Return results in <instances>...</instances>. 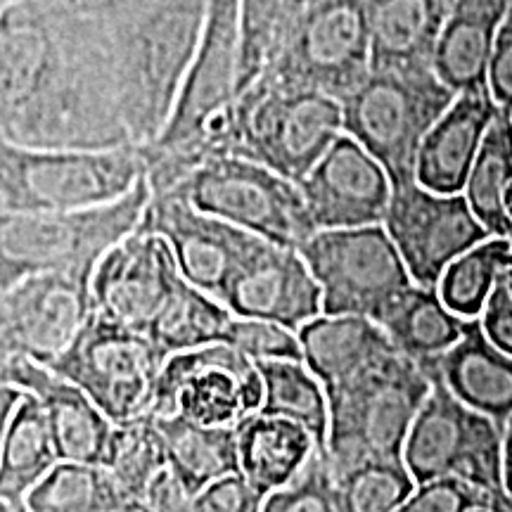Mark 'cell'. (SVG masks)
<instances>
[{"label":"cell","instance_id":"obj_8","mask_svg":"<svg viewBox=\"0 0 512 512\" xmlns=\"http://www.w3.org/2000/svg\"><path fill=\"white\" fill-rule=\"evenodd\" d=\"M169 195L294 252L318 233L299 185L249 159H211Z\"/></svg>","mask_w":512,"mask_h":512},{"label":"cell","instance_id":"obj_42","mask_svg":"<svg viewBox=\"0 0 512 512\" xmlns=\"http://www.w3.org/2000/svg\"><path fill=\"white\" fill-rule=\"evenodd\" d=\"M195 494L166 467L150 489L124 512H195Z\"/></svg>","mask_w":512,"mask_h":512},{"label":"cell","instance_id":"obj_28","mask_svg":"<svg viewBox=\"0 0 512 512\" xmlns=\"http://www.w3.org/2000/svg\"><path fill=\"white\" fill-rule=\"evenodd\" d=\"M60 463L46 411L36 396L24 394L17 411L3 422L0 437V498H27Z\"/></svg>","mask_w":512,"mask_h":512},{"label":"cell","instance_id":"obj_43","mask_svg":"<svg viewBox=\"0 0 512 512\" xmlns=\"http://www.w3.org/2000/svg\"><path fill=\"white\" fill-rule=\"evenodd\" d=\"M489 93L503 112L512 114V10L505 15L496 38L489 67Z\"/></svg>","mask_w":512,"mask_h":512},{"label":"cell","instance_id":"obj_47","mask_svg":"<svg viewBox=\"0 0 512 512\" xmlns=\"http://www.w3.org/2000/svg\"><path fill=\"white\" fill-rule=\"evenodd\" d=\"M505 211H508V219L512 223V185L508 188V192H505Z\"/></svg>","mask_w":512,"mask_h":512},{"label":"cell","instance_id":"obj_45","mask_svg":"<svg viewBox=\"0 0 512 512\" xmlns=\"http://www.w3.org/2000/svg\"><path fill=\"white\" fill-rule=\"evenodd\" d=\"M503 467H505V489L512 496V418L503 427Z\"/></svg>","mask_w":512,"mask_h":512},{"label":"cell","instance_id":"obj_4","mask_svg":"<svg viewBox=\"0 0 512 512\" xmlns=\"http://www.w3.org/2000/svg\"><path fill=\"white\" fill-rule=\"evenodd\" d=\"M152 200L147 176L121 200L64 214L0 216V287L36 273L95 275L110 249L138 233Z\"/></svg>","mask_w":512,"mask_h":512},{"label":"cell","instance_id":"obj_29","mask_svg":"<svg viewBox=\"0 0 512 512\" xmlns=\"http://www.w3.org/2000/svg\"><path fill=\"white\" fill-rule=\"evenodd\" d=\"M233 313L211 294L181 278L145 335L166 358L226 342Z\"/></svg>","mask_w":512,"mask_h":512},{"label":"cell","instance_id":"obj_14","mask_svg":"<svg viewBox=\"0 0 512 512\" xmlns=\"http://www.w3.org/2000/svg\"><path fill=\"white\" fill-rule=\"evenodd\" d=\"M384 228L422 287H439L453 261L491 238L463 192L439 195L418 181L392 188Z\"/></svg>","mask_w":512,"mask_h":512},{"label":"cell","instance_id":"obj_9","mask_svg":"<svg viewBox=\"0 0 512 512\" xmlns=\"http://www.w3.org/2000/svg\"><path fill=\"white\" fill-rule=\"evenodd\" d=\"M427 373L432 392L403 448V463L415 484L456 477L489 494L510 496L505 489L503 427L465 406L432 370Z\"/></svg>","mask_w":512,"mask_h":512},{"label":"cell","instance_id":"obj_31","mask_svg":"<svg viewBox=\"0 0 512 512\" xmlns=\"http://www.w3.org/2000/svg\"><path fill=\"white\" fill-rule=\"evenodd\" d=\"M256 368L264 382L259 413L299 422L313 434L320 451H328L330 401L323 382L302 361H259Z\"/></svg>","mask_w":512,"mask_h":512},{"label":"cell","instance_id":"obj_23","mask_svg":"<svg viewBox=\"0 0 512 512\" xmlns=\"http://www.w3.org/2000/svg\"><path fill=\"white\" fill-rule=\"evenodd\" d=\"M240 475L266 498L302 477L311 458L320 451L318 441L299 422L254 413L238 427Z\"/></svg>","mask_w":512,"mask_h":512},{"label":"cell","instance_id":"obj_19","mask_svg":"<svg viewBox=\"0 0 512 512\" xmlns=\"http://www.w3.org/2000/svg\"><path fill=\"white\" fill-rule=\"evenodd\" d=\"M3 384L41 401L60 460L102 465L114 422L83 389L24 356L3 358Z\"/></svg>","mask_w":512,"mask_h":512},{"label":"cell","instance_id":"obj_11","mask_svg":"<svg viewBox=\"0 0 512 512\" xmlns=\"http://www.w3.org/2000/svg\"><path fill=\"white\" fill-rule=\"evenodd\" d=\"M169 361L145 332L93 313L50 370L91 396L114 425L152 413L164 363Z\"/></svg>","mask_w":512,"mask_h":512},{"label":"cell","instance_id":"obj_17","mask_svg":"<svg viewBox=\"0 0 512 512\" xmlns=\"http://www.w3.org/2000/svg\"><path fill=\"white\" fill-rule=\"evenodd\" d=\"M318 230L380 226L392 202V181L358 140L342 133L299 183Z\"/></svg>","mask_w":512,"mask_h":512},{"label":"cell","instance_id":"obj_46","mask_svg":"<svg viewBox=\"0 0 512 512\" xmlns=\"http://www.w3.org/2000/svg\"><path fill=\"white\" fill-rule=\"evenodd\" d=\"M0 512H31L24 498H0Z\"/></svg>","mask_w":512,"mask_h":512},{"label":"cell","instance_id":"obj_36","mask_svg":"<svg viewBox=\"0 0 512 512\" xmlns=\"http://www.w3.org/2000/svg\"><path fill=\"white\" fill-rule=\"evenodd\" d=\"M403 460H375L335 477L337 512H396L415 491Z\"/></svg>","mask_w":512,"mask_h":512},{"label":"cell","instance_id":"obj_16","mask_svg":"<svg viewBox=\"0 0 512 512\" xmlns=\"http://www.w3.org/2000/svg\"><path fill=\"white\" fill-rule=\"evenodd\" d=\"M181 278L169 242L159 235L133 233L95 268V313L124 328L147 332Z\"/></svg>","mask_w":512,"mask_h":512},{"label":"cell","instance_id":"obj_15","mask_svg":"<svg viewBox=\"0 0 512 512\" xmlns=\"http://www.w3.org/2000/svg\"><path fill=\"white\" fill-rule=\"evenodd\" d=\"M138 233L159 235L174 249L181 275L219 299L233 275L266 245L264 238L202 214L174 195H152Z\"/></svg>","mask_w":512,"mask_h":512},{"label":"cell","instance_id":"obj_38","mask_svg":"<svg viewBox=\"0 0 512 512\" xmlns=\"http://www.w3.org/2000/svg\"><path fill=\"white\" fill-rule=\"evenodd\" d=\"M396 512H512V496H498L456 477L415 486Z\"/></svg>","mask_w":512,"mask_h":512},{"label":"cell","instance_id":"obj_39","mask_svg":"<svg viewBox=\"0 0 512 512\" xmlns=\"http://www.w3.org/2000/svg\"><path fill=\"white\" fill-rule=\"evenodd\" d=\"M261 512H337L335 477L328 456L318 451L302 477L268 496Z\"/></svg>","mask_w":512,"mask_h":512},{"label":"cell","instance_id":"obj_5","mask_svg":"<svg viewBox=\"0 0 512 512\" xmlns=\"http://www.w3.org/2000/svg\"><path fill=\"white\" fill-rule=\"evenodd\" d=\"M370 72V0H292L278 48L259 79L342 100Z\"/></svg>","mask_w":512,"mask_h":512},{"label":"cell","instance_id":"obj_24","mask_svg":"<svg viewBox=\"0 0 512 512\" xmlns=\"http://www.w3.org/2000/svg\"><path fill=\"white\" fill-rule=\"evenodd\" d=\"M306 368L323 382L325 392L349 382L394 351L375 320L361 316H318L297 332Z\"/></svg>","mask_w":512,"mask_h":512},{"label":"cell","instance_id":"obj_6","mask_svg":"<svg viewBox=\"0 0 512 512\" xmlns=\"http://www.w3.org/2000/svg\"><path fill=\"white\" fill-rule=\"evenodd\" d=\"M458 98L432 67L373 69L342 98L344 133L387 171L392 188L415 181L422 140Z\"/></svg>","mask_w":512,"mask_h":512},{"label":"cell","instance_id":"obj_26","mask_svg":"<svg viewBox=\"0 0 512 512\" xmlns=\"http://www.w3.org/2000/svg\"><path fill=\"white\" fill-rule=\"evenodd\" d=\"M157 425L166 444L169 470L195 496L214 482L240 475L238 430L235 427L197 425L183 415L157 418Z\"/></svg>","mask_w":512,"mask_h":512},{"label":"cell","instance_id":"obj_32","mask_svg":"<svg viewBox=\"0 0 512 512\" xmlns=\"http://www.w3.org/2000/svg\"><path fill=\"white\" fill-rule=\"evenodd\" d=\"M512 185V114H498L486 133L482 150L467 178V204L491 238L512 240V223L505 211V192Z\"/></svg>","mask_w":512,"mask_h":512},{"label":"cell","instance_id":"obj_3","mask_svg":"<svg viewBox=\"0 0 512 512\" xmlns=\"http://www.w3.org/2000/svg\"><path fill=\"white\" fill-rule=\"evenodd\" d=\"M147 176L143 145L98 150H38L3 140V214H64L105 207L126 197Z\"/></svg>","mask_w":512,"mask_h":512},{"label":"cell","instance_id":"obj_33","mask_svg":"<svg viewBox=\"0 0 512 512\" xmlns=\"http://www.w3.org/2000/svg\"><path fill=\"white\" fill-rule=\"evenodd\" d=\"M102 467L117 484L119 494L126 498V508L138 501L169 467L166 444L155 415L147 413L114 425Z\"/></svg>","mask_w":512,"mask_h":512},{"label":"cell","instance_id":"obj_13","mask_svg":"<svg viewBox=\"0 0 512 512\" xmlns=\"http://www.w3.org/2000/svg\"><path fill=\"white\" fill-rule=\"evenodd\" d=\"M95 313L93 275L36 273L3 292L0 351L50 366Z\"/></svg>","mask_w":512,"mask_h":512},{"label":"cell","instance_id":"obj_20","mask_svg":"<svg viewBox=\"0 0 512 512\" xmlns=\"http://www.w3.org/2000/svg\"><path fill=\"white\" fill-rule=\"evenodd\" d=\"M501 114L489 91L463 93L422 140L415 181L439 195L465 192L486 133Z\"/></svg>","mask_w":512,"mask_h":512},{"label":"cell","instance_id":"obj_44","mask_svg":"<svg viewBox=\"0 0 512 512\" xmlns=\"http://www.w3.org/2000/svg\"><path fill=\"white\" fill-rule=\"evenodd\" d=\"M482 328L486 337L496 344L498 349L512 356V294L505 285V280L496 285L491 292L489 302H486L482 316Z\"/></svg>","mask_w":512,"mask_h":512},{"label":"cell","instance_id":"obj_37","mask_svg":"<svg viewBox=\"0 0 512 512\" xmlns=\"http://www.w3.org/2000/svg\"><path fill=\"white\" fill-rule=\"evenodd\" d=\"M292 0H240L238 98L264 74L278 48Z\"/></svg>","mask_w":512,"mask_h":512},{"label":"cell","instance_id":"obj_48","mask_svg":"<svg viewBox=\"0 0 512 512\" xmlns=\"http://www.w3.org/2000/svg\"><path fill=\"white\" fill-rule=\"evenodd\" d=\"M503 280H505V285H508V290H510V294H512V266L508 268V273L503 275Z\"/></svg>","mask_w":512,"mask_h":512},{"label":"cell","instance_id":"obj_30","mask_svg":"<svg viewBox=\"0 0 512 512\" xmlns=\"http://www.w3.org/2000/svg\"><path fill=\"white\" fill-rule=\"evenodd\" d=\"M55 53L46 29L34 22L3 17V124L10 126L19 114L46 93L53 81Z\"/></svg>","mask_w":512,"mask_h":512},{"label":"cell","instance_id":"obj_27","mask_svg":"<svg viewBox=\"0 0 512 512\" xmlns=\"http://www.w3.org/2000/svg\"><path fill=\"white\" fill-rule=\"evenodd\" d=\"M389 342L415 363L437 361L456 347L465 332V318L448 309L439 287L413 285L380 320Z\"/></svg>","mask_w":512,"mask_h":512},{"label":"cell","instance_id":"obj_7","mask_svg":"<svg viewBox=\"0 0 512 512\" xmlns=\"http://www.w3.org/2000/svg\"><path fill=\"white\" fill-rule=\"evenodd\" d=\"M240 159L299 185L344 133L342 102L313 88L259 79L238 98Z\"/></svg>","mask_w":512,"mask_h":512},{"label":"cell","instance_id":"obj_2","mask_svg":"<svg viewBox=\"0 0 512 512\" xmlns=\"http://www.w3.org/2000/svg\"><path fill=\"white\" fill-rule=\"evenodd\" d=\"M430 392V373L396 349L330 389L325 456L332 477L375 460H403L408 434Z\"/></svg>","mask_w":512,"mask_h":512},{"label":"cell","instance_id":"obj_10","mask_svg":"<svg viewBox=\"0 0 512 512\" xmlns=\"http://www.w3.org/2000/svg\"><path fill=\"white\" fill-rule=\"evenodd\" d=\"M299 254L323 290L325 316H361L380 325L415 285L382 223L318 230Z\"/></svg>","mask_w":512,"mask_h":512},{"label":"cell","instance_id":"obj_12","mask_svg":"<svg viewBox=\"0 0 512 512\" xmlns=\"http://www.w3.org/2000/svg\"><path fill=\"white\" fill-rule=\"evenodd\" d=\"M264 382L252 358L230 344H211L164 363L152 415H183L197 425L238 427L261 411Z\"/></svg>","mask_w":512,"mask_h":512},{"label":"cell","instance_id":"obj_21","mask_svg":"<svg viewBox=\"0 0 512 512\" xmlns=\"http://www.w3.org/2000/svg\"><path fill=\"white\" fill-rule=\"evenodd\" d=\"M472 411L489 415L498 425L512 418V356L486 337L482 320H465V332L437 361L420 363Z\"/></svg>","mask_w":512,"mask_h":512},{"label":"cell","instance_id":"obj_35","mask_svg":"<svg viewBox=\"0 0 512 512\" xmlns=\"http://www.w3.org/2000/svg\"><path fill=\"white\" fill-rule=\"evenodd\" d=\"M512 266V240L489 238L446 268L439 294L460 318L482 316L491 292Z\"/></svg>","mask_w":512,"mask_h":512},{"label":"cell","instance_id":"obj_1","mask_svg":"<svg viewBox=\"0 0 512 512\" xmlns=\"http://www.w3.org/2000/svg\"><path fill=\"white\" fill-rule=\"evenodd\" d=\"M240 0H207L200 46L171 117L143 145L152 195H164L211 159L238 157Z\"/></svg>","mask_w":512,"mask_h":512},{"label":"cell","instance_id":"obj_40","mask_svg":"<svg viewBox=\"0 0 512 512\" xmlns=\"http://www.w3.org/2000/svg\"><path fill=\"white\" fill-rule=\"evenodd\" d=\"M238 349L254 363L259 361H302V344L297 332L283 328V325L268 323V320L233 318L226 342Z\"/></svg>","mask_w":512,"mask_h":512},{"label":"cell","instance_id":"obj_22","mask_svg":"<svg viewBox=\"0 0 512 512\" xmlns=\"http://www.w3.org/2000/svg\"><path fill=\"white\" fill-rule=\"evenodd\" d=\"M508 0H456L432 57V69L458 95L489 91L496 38Z\"/></svg>","mask_w":512,"mask_h":512},{"label":"cell","instance_id":"obj_18","mask_svg":"<svg viewBox=\"0 0 512 512\" xmlns=\"http://www.w3.org/2000/svg\"><path fill=\"white\" fill-rule=\"evenodd\" d=\"M219 302L235 318L268 320L292 332L323 316V290L304 256L271 242L233 275Z\"/></svg>","mask_w":512,"mask_h":512},{"label":"cell","instance_id":"obj_34","mask_svg":"<svg viewBox=\"0 0 512 512\" xmlns=\"http://www.w3.org/2000/svg\"><path fill=\"white\" fill-rule=\"evenodd\" d=\"M31 512H124L126 498L102 465L60 460L24 498Z\"/></svg>","mask_w":512,"mask_h":512},{"label":"cell","instance_id":"obj_25","mask_svg":"<svg viewBox=\"0 0 512 512\" xmlns=\"http://www.w3.org/2000/svg\"><path fill=\"white\" fill-rule=\"evenodd\" d=\"M446 15L444 0H370L373 69L432 67Z\"/></svg>","mask_w":512,"mask_h":512},{"label":"cell","instance_id":"obj_41","mask_svg":"<svg viewBox=\"0 0 512 512\" xmlns=\"http://www.w3.org/2000/svg\"><path fill=\"white\" fill-rule=\"evenodd\" d=\"M261 498L242 475L214 482L195 498V512H261Z\"/></svg>","mask_w":512,"mask_h":512}]
</instances>
